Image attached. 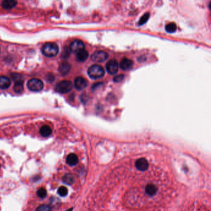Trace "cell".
I'll list each match as a JSON object with an SVG mask.
<instances>
[{"mask_svg": "<svg viewBox=\"0 0 211 211\" xmlns=\"http://www.w3.org/2000/svg\"><path fill=\"white\" fill-rule=\"evenodd\" d=\"M42 52L47 57H53L58 53L59 47L55 43H46L43 46Z\"/></svg>", "mask_w": 211, "mask_h": 211, "instance_id": "1", "label": "cell"}, {"mask_svg": "<svg viewBox=\"0 0 211 211\" xmlns=\"http://www.w3.org/2000/svg\"><path fill=\"white\" fill-rule=\"evenodd\" d=\"M105 71L103 68L100 65L94 64L91 66L88 70V74L93 79H100L104 76Z\"/></svg>", "mask_w": 211, "mask_h": 211, "instance_id": "2", "label": "cell"}, {"mask_svg": "<svg viewBox=\"0 0 211 211\" xmlns=\"http://www.w3.org/2000/svg\"><path fill=\"white\" fill-rule=\"evenodd\" d=\"M73 89V84L70 81H63L57 84L55 91L60 94H66L70 92Z\"/></svg>", "mask_w": 211, "mask_h": 211, "instance_id": "3", "label": "cell"}, {"mask_svg": "<svg viewBox=\"0 0 211 211\" xmlns=\"http://www.w3.org/2000/svg\"><path fill=\"white\" fill-rule=\"evenodd\" d=\"M27 88L31 91L38 92L43 88V82L38 79H32L27 82Z\"/></svg>", "mask_w": 211, "mask_h": 211, "instance_id": "4", "label": "cell"}, {"mask_svg": "<svg viewBox=\"0 0 211 211\" xmlns=\"http://www.w3.org/2000/svg\"><path fill=\"white\" fill-rule=\"evenodd\" d=\"M108 58L107 53L103 51H97L91 56V60L96 63H102L106 61Z\"/></svg>", "mask_w": 211, "mask_h": 211, "instance_id": "5", "label": "cell"}, {"mask_svg": "<svg viewBox=\"0 0 211 211\" xmlns=\"http://www.w3.org/2000/svg\"><path fill=\"white\" fill-rule=\"evenodd\" d=\"M85 45L82 41L80 40H76L73 41L70 46V50L73 52L78 53V52L84 50Z\"/></svg>", "mask_w": 211, "mask_h": 211, "instance_id": "6", "label": "cell"}, {"mask_svg": "<svg viewBox=\"0 0 211 211\" xmlns=\"http://www.w3.org/2000/svg\"><path fill=\"white\" fill-rule=\"evenodd\" d=\"M106 70L110 74H115L118 71V63L117 60H111L106 64Z\"/></svg>", "mask_w": 211, "mask_h": 211, "instance_id": "7", "label": "cell"}, {"mask_svg": "<svg viewBox=\"0 0 211 211\" xmlns=\"http://www.w3.org/2000/svg\"><path fill=\"white\" fill-rule=\"evenodd\" d=\"M88 85V81L82 77H78L74 81V86L76 89L81 91L84 89Z\"/></svg>", "mask_w": 211, "mask_h": 211, "instance_id": "8", "label": "cell"}, {"mask_svg": "<svg viewBox=\"0 0 211 211\" xmlns=\"http://www.w3.org/2000/svg\"><path fill=\"white\" fill-rule=\"evenodd\" d=\"M120 67L123 71L130 70L133 67V61L128 58H123L120 61Z\"/></svg>", "mask_w": 211, "mask_h": 211, "instance_id": "9", "label": "cell"}, {"mask_svg": "<svg viewBox=\"0 0 211 211\" xmlns=\"http://www.w3.org/2000/svg\"><path fill=\"white\" fill-rule=\"evenodd\" d=\"M11 85V81L6 76H0V89H6Z\"/></svg>", "mask_w": 211, "mask_h": 211, "instance_id": "10", "label": "cell"}, {"mask_svg": "<svg viewBox=\"0 0 211 211\" xmlns=\"http://www.w3.org/2000/svg\"><path fill=\"white\" fill-rule=\"evenodd\" d=\"M70 69H71V65L68 62L64 61L61 63V64L60 65L59 71L62 75L64 76L69 73V72L70 71Z\"/></svg>", "mask_w": 211, "mask_h": 211, "instance_id": "11", "label": "cell"}, {"mask_svg": "<svg viewBox=\"0 0 211 211\" xmlns=\"http://www.w3.org/2000/svg\"><path fill=\"white\" fill-rule=\"evenodd\" d=\"M78 157L74 153H70L66 158V163L70 166H75L78 163Z\"/></svg>", "mask_w": 211, "mask_h": 211, "instance_id": "12", "label": "cell"}, {"mask_svg": "<svg viewBox=\"0 0 211 211\" xmlns=\"http://www.w3.org/2000/svg\"><path fill=\"white\" fill-rule=\"evenodd\" d=\"M89 56V53L85 50H83L77 53V60L80 62H84L88 59Z\"/></svg>", "mask_w": 211, "mask_h": 211, "instance_id": "13", "label": "cell"}, {"mask_svg": "<svg viewBox=\"0 0 211 211\" xmlns=\"http://www.w3.org/2000/svg\"><path fill=\"white\" fill-rule=\"evenodd\" d=\"M52 132V131L51 128L47 125L43 126L40 129V133L43 137H48L50 136Z\"/></svg>", "mask_w": 211, "mask_h": 211, "instance_id": "14", "label": "cell"}, {"mask_svg": "<svg viewBox=\"0 0 211 211\" xmlns=\"http://www.w3.org/2000/svg\"><path fill=\"white\" fill-rule=\"evenodd\" d=\"M17 4V1H14V0H5L3 1L1 5L3 8L6 9H10Z\"/></svg>", "mask_w": 211, "mask_h": 211, "instance_id": "15", "label": "cell"}, {"mask_svg": "<svg viewBox=\"0 0 211 211\" xmlns=\"http://www.w3.org/2000/svg\"><path fill=\"white\" fill-rule=\"evenodd\" d=\"M24 90V85L22 81H17L16 82L14 85V91L17 94L21 93Z\"/></svg>", "mask_w": 211, "mask_h": 211, "instance_id": "16", "label": "cell"}, {"mask_svg": "<svg viewBox=\"0 0 211 211\" xmlns=\"http://www.w3.org/2000/svg\"><path fill=\"white\" fill-rule=\"evenodd\" d=\"M63 181L64 183L71 185L74 183L75 179H74V177H73V175H72L71 174H66L63 177Z\"/></svg>", "mask_w": 211, "mask_h": 211, "instance_id": "17", "label": "cell"}, {"mask_svg": "<svg viewBox=\"0 0 211 211\" xmlns=\"http://www.w3.org/2000/svg\"><path fill=\"white\" fill-rule=\"evenodd\" d=\"M165 31L168 33H174L177 31V25L174 22L168 24L165 26Z\"/></svg>", "mask_w": 211, "mask_h": 211, "instance_id": "18", "label": "cell"}, {"mask_svg": "<svg viewBox=\"0 0 211 211\" xmlns=\"http://www.w3.org/2000/svg\"><path fill=\"white\" fill-rule=\"evenodd\" d=\"M149 15H150V14H149V13H148L144 14V15L141 17L140 20H139V22H138L139 25H142L144 24L145 23H146L147 21H148L149 18V16H150Z\"/></svg>", "mask_w": 211, "mask_h": 211, "instance_id": "19", "label": "cell"}, {"mask_svg": "<svg viewBox=\"0 0 211 211\" xmlns=\"http://www.w3.org/2000/svg\"><path fill=\"white\" fill-rule=\"evenodd\" d=\"M58 193L61 196H66L68 193V189L65 186H61L60 188H59L58 190Z\"/></svg>", "mask_w": 211, "mask_h": 211, "instance_id": "20", "label": "cell"}, {"mask_svg": "<svg viewBox=\"0 0 211 211\" xmlns=\"http://www.w3.org/2000/svg\"><path fill=\"white\" fill-rule=\"evenodd\" d=\"M37 196L40 198H45L46 196V191L44 188H40L37 191Z\"/></svg>", "mask_w": 211, "mask_h": 211, "instance_id": "21", "label": "cell"}, {"mask_svg": "<svg viewBox=\"0 0 211 211\" xmlns=\"http://www.w3.org/2000/svg\"><path fill=\"white\" fill-rule=\"evenodd\" d=\"M36 211H52L50 206L46 205H42L37 207Z\"/></svg>", "mask_w": 211, "mask_h": 211, "instance_id": "22", "label": "cell"}, {"mask_svg": "<svg viewBox=\"0 0 211 211\" xmlns=\"http://www.w3.org/2000/svg\"><path fill=\"white\" fill-rule=\"evenodd\" d=\"M70 55V50L68 49V48L66 47V49H64L63 53H62V56L64 58H68Z\"/></svg>", "mask_w": 211, "mask_h": 211, "instance_id": "23", "label": "cell"}, {"mask_svg": "<svg viewBox=\"0 0 211 211\" xmlns=\"http://www.w3.org/2000/svg\"><path fill=\"white\" fill-rule=\"evenodd\" d=\"M124 75L123 74H120L118 76H117L116 77H114V81L116 82H121V81L123 80L124 79Z\"/></svg>", "mask_w": 211, "mask_h": 211, "instance_id": "24", "label": "cell"}, {"mask_svg": "<svg viewBox=\"0 0 211 211\" xmlns=\"http://www.w3.org/2000/svg\"><path fill=\"white\" fill-rule=\"evenodd\" d=\"M68 211H72V210H71V209H69Z\"/></svg>", "mask_w": 211, "mask_h": 211, "instance_id": "25", "label": "cell"}]
</instances>
